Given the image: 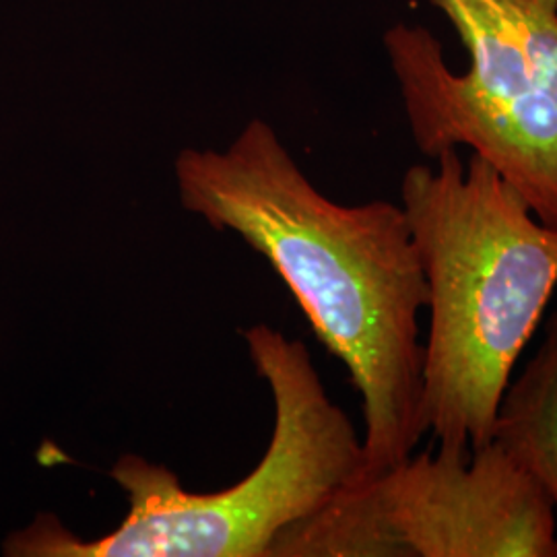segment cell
I'll list each match as a JSON object with an SVG mask.
<instances>
[{
  "mask_svg": "<svg viewBox=\"0 0 557 557\" xmlns=\"http://www.w3.org/2000/svg\"><path fill=\"white\" fill-rule=\"evenodd\" d=\"M174 176L180 205L269 260L347 368L363 411L361 479L411 457L428 432L419 341L428 281L403 207L329 199L260 119L223 151H180Z\"/></svg>",
  "mask_w": 557,
  "mask_h": 557,
  "instance_id": "obj_1",
  "label": "cell"
},
{
  "mask_svg": "<svg viewBox=\"0 0 557 557\" xmlns=\"http://www.w3.org/2000/svg\"><path fill=\"white\" fill-rule=\"evenodd\" d=\"M400 184L428 281L423 419L440 453L471 458L494 440L499 403L557 287V230L498 170L458 149Z\"/></svg>",
  "mask_w": 557,
  "mask_h": 557,
  "instance_id": "obj_2",
  "label": "cell"
},
{
  "mask_svg": "<svg viewBox=\"0 0 557 557\" xmlns=\"http://www.w3.org/2000/svg\"><path fill=\"white\" fill-rule=\"evenodd\" d=\"M275 423L259 465L220 492H188L160 462L126 453L110 469L128 510L116 529L83 539L38 515L2 543L9 557H271L287 529L363 475V442L329 397L298 338L255 324L242 333Z\"/></svg>",
  "mask_w": 557,
  "mask_h": 557,
  "instance_id": "obj_3",
  "label": "cell"
},
{
  "mask_svg": "<svg viewBox=\"0 0 557 557\" xmlns=\"http://www.w3.org/2000/svg\"><path fill=\"white\" fill-rule=\"evenodd\" d=\"M471 57L450 71L436 36L384 34L407 122L432 160L458 147L490 161L557 230V0H430Z\"/></svg>",
  "mask_w": 557,
  "mask_h": 557,
  "instance_id": "obj_4",
  "label": "cell"
},
{
  "mask_svg": "<svg viewBox=\"0 0 557 557\" xmlns=\"http://www.w3.org/2000/svg\"><path fill=\"white\" fill-rule=\"evenodd\" d=\"M271 557H557L554 506L499 442L419 453L345 485Z\"/></svg>",
  "mask_w": 557,
  "mask_h": 557,
  "instance_id": "obj_5",
  "label": "cell"
},
{
  "mask_svg": "<svg viewBox=\"0 0 557 557\" xmlns=\"http://www.w3.org/2000/svg\"><path fill=\"white\" fill-rule=\"evenodd\" d=\"M494 440L543 487L557 527V310L535 356L502 397Z\"/></svg>",
  "mask_w": 557,
  "mask_h": 557,
  "instance_id": "obj_6",
  "label": "cell"
}]
</instances>
